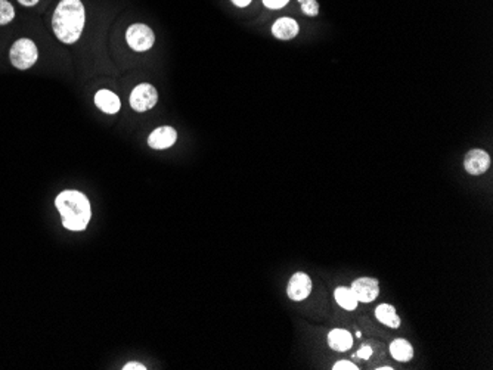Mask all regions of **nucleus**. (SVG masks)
<instances>
[{
	"label": "nucleus",
	"mask_w": 493,
	"mask_h": 370,
	"mask_svg": "<svg viewBox=\"0 0 493 370\" xmlns=\"http://www.w3.org/2000/svg\"><path fill=\"white\" fill-rule=\"evenodd\" d=\"M359 367L352 363V361H347V360H341V361H337L332 367V370H357Z\"/></svg>",
	"instance_id": "obj_18"
},
{
	"label": "nucleus",
	"mask_w": 493,
	"mask_h": 370,
	"mask_svg": "<svg viewBox=\"0 0 493 370\" xmlns=\"http://www.w3.org/2000/svg\"><path fill=\"white\" fill-rule=\"evenodd\" d=\"M9 58L15 68L29 70L36 63L39 58V51L34 45V41H31L30 38H19L12 45Z\"/></svg>",
	"instance_id": "obj_3"
},
{
	"label": "nucleus",
	"mask_w": 493,
	"mask_h": 370,
	"mask_svg": "<svg viewBox=\"0 0 493 370\" xmlns=\"http://www.w3.org/2000/svg\"><path fill=\"white\" fill-rule=\"evenodd\" d=\"M390 354L396 361L408 363L414 359V346L406 339H395L390 344Z\"/></svg>",
	"instance_id": "obj_14"
},
{
	"label": "nucleus",
	"mask_w": 493,
	"mask_h": 370,
	"mask_svg": "<svg viewBox=\"0 0 493 370\" xmlns=\"http://www.w3.org/2000/svg\"><path fill=\"white\" fill-rule=\"evenodd\" d=\"M18 2L24 6H34L39 4V0H18Z\"/></svg>",
	"instance_id": "obj_23"
},
{
	"label": "nucleus",
	"mask_w": 493,
	"mask_h": 370,
	"mask_svg": "<svg viewBox=\"0 0 493 370\" xmlns=\"http://www.w3.org/2000/svg\"><path fill=\"white\" fill-rule=\"evenodd\" d=\"M55 205L61 214L63 227L73 232H81L88 227L92 212L86 195L77 190H63L56 197Z\"/></svg>",
	"instance_id": "obj_2"
},
{
	"label": "nucleus",
	"mask_w": 493,
	"mask_h": 370,
	"mask_svg": "<svg viewBox=\"0 0 493 370\" xmlns=\"http://www.w3.org/2000/svg\"><path fill=\"white\" fill-rule=\"evenodd\" d=\"M328 345L337 353H346L353 346V336L346 329H332L328 334Z\"/></svg>",
	"instance_id": "obj_10"
},
{
	"label": "nucleus",
	"mask_w": 493,
	"mask_h": 370,
	"mask_svg": "<svg viewBox=\"0 0 493 370\" xmlns=\"http://www.w3.org/2000/svg\"><path fill=\"white\" fill-rule=\"evenodd\" d=\"M158 102V93L154 86L143 83L136 86L131 93V106L138 113L151 110Z\"/></svg>",
	"instance_id": "obj_5"
},
{
	"label": "nucleus",
	"mask_w": 493,
	"mask_h": 370,
	"mask_svg": "<svg viewBox=\"0 0 493 370\" xmlns=\"http://www.w3.org/2000/svg\"><path fill=\"white\" fill-rule=\"evenodd\" d=\"M334 298L338 306L347 312H353L359 306V301L356 299L352 288H347V287H338L334 291Z\"/></svg>",
	"instance_id": "obj_15"
},
{
	"label": "nucleus",
	"mask_w": 493,
	"mask_h": 370,
	"mask_svg": "<svg viewBox=\"0 0 493 370\" xmlns=\"http://www.w3.org/2000/svg\"><path fill=\"white\" fill-rule=\"evenodd\" d=\"M15 18V9L8 0H0V26H6Z\"/></svg>",
	"instance_id": "obj_16"
},
{
	"label": "nucleus",
	"mask_w": 493,
	"mask_h": 370,
	"mask_svg": "<svg viewBox=\"0 0 493 370\" xmlns=\"http://www.w3.org/2000/svg\"><path fill=\"white\" fill-rule=\"evenodd\" d=\"M233 5L235 6H238V8H245L251 4V0H232Z\"/></svg>",
	"instance_id": "obj_22"
},
{
	"label": "nucleus",
	"mask_w": 493,
	"mask_h": 370,
	"mask_svg": "<svg viewBox=\"0 0 493 370\" xmlns=\"http://www.w3.org/2000/svg\"><path fill=\"white\" fill-rule=\"evenodd\" d=\"M127 45L136 52H145L154 46L156 36L153 30L145 24H133L127 29L126 33Z\"/></svg>",
	"instance_id": "obj_4"
},
{
	"label": "nucleus",
	"mask_w": 493,
	"mask_h": 370,
	"mask_svg": "<svg viewBox=\"0 0 493 370\" xmlns=\"http://www.w3.org/2000/svg\"><path fill=\"white\" fill-rule=\"evenodd\" d=\"M298 2L302 5V11L305 15L316 16L319 14V5L316 0H298Z\"/></svg>",
	"instance_id": "obj_17"
},
{
	"label": "nucleus",
	"mask_w": 493,
	"mask_h": 370,
	"mask_svg": "<svg viewBox=\"0 0 493 370\" xmlns=\"http://www.w3.org/2000/svg\"><path fill=\"white\" fill-rule=\"evenodd\" d=\"M95 103L99 110L105 114H117L121 108V102L116 93L111 91H99L95 95Z\"/></svg>",
	"instance_id": "obj_11"
},
{
	"label": "nucleus",
	"mask_w": 493,
	"mask_h": 370,
	"mask_svg": "<svg viewBox=\"0 0 493 370\" xmlns=\"http://www.w3.org/2000/svg\"><path fill=\"white\" fill-rule=\"evenodd\" d=\"M124 370H145L146 367L142 364V363H138V361H131V363H127L124 367Z\"/></svg>",
	"instance_id": "obj_21"
},
{
	"label": "nucleus",
	"mask_w": 493,
	"mask_h": 370,
	"mask_svg": "<svg viewBox=\"0 0 493 370\" xmlns=\"http://www.w3.org/2000/svg\"><path fill=\"white\" fill-rule=\"evenodd\" d=\"M288 2H290V0H263L265 6L269 8V9H281V8H284Z\"/></svg>",
	"instance_id": "obj_19"
},
{
	"label": "nucleus",
	"mask_w": 493,
	"mask_h": 370,
	"mask_svg": "<svg viewBox=\"0 0 493 370\" xmlns=\"http://www.w3.org/2000/svg\"><path fill=\"white\" fill-rule=\"evenodd\" d=\"M272 34L280 40H291L298 34V24L293 18H280L272 27Z\"/></svg>",
	"instance_id": "obj_12"
},
{
	"label": "nucleus",
	"mask_w": 493,
	"mask_h": 370,
	"mask_svg": "<svg viewBox=\"0 0 493 370\" xmlns=\"http://www.w3.org/2000/svg\"><path fill=\"white\" fill-rule=\"evenodd\" d=\"M490 167V157L486 150L471 149L464 158V168L471 176H480Z\"/></svg>",
	"instance_id": "obj_8"
},
{
	"label": "nucleus",
	"mask_w": 493,
	"mask_h": 370,
	"mask_svg": "<svg viewBox=\"0 0 493 370\" xmlns=\"http://www.w3.org/2000/svg\"><path fill=\"white\" fill-rule=\"evenodd\" d=\"M378 370H393V367H390V366H382V367H378Z\"/></svg>",
	"instance_id": "obj_24"
},
{
	"label": "nucleus",
	"mask_w": 493,
	"mask_h": 370,
	"mask_svg": "<svg viewBox=\"0 0 493 370\" xmlns=\"http://www.w3.org/2000/svg\"><path fill=\"white\" fill-rule=\"evenodd\" d=\"M176 140H178L176 130L170 125H164V127L156 128L154 132L149 135L148 145L151 146L153 149L163 150V149H168V148L173 146L176 143Z\"/></svg>",
	"instance_id": "obj_9"
},
{
	"label": "nucleus",
	"mask_w": 493,
	"mask_h": 370,
	"mask_svg": "<svg viewBox=\"0 0 493 370\" xmlns=\"http://www.w3.org/2000/svg\"><path fill=\"white\" fill-rule=\"evenodd\" d=\"M356 356L362 360H368L372 356V348L368 345H362L360 350L356 353Z\"/></svg>",
	"instance_id": "obj_20"
},
{
	"label": "nucleus",
	"mask_w": 493,
	"mask_h": 370,
	"mask_svg": "<svg viewBox=\"0 0 493 370\" xmlns=\"http://www.w3.org/2000/svg\"><path fill=\"white\" fill-rule=\"evenodd\" d=\"M84 19V6L80 0H61L52 18L54 33L61 41L73 45L80 38Z\"/></svg>",
	"instance_id": "obj_1"
},
{
	"label": "nucleus",
	"mask_w": 493,
	"mask_h": 370,
	"mask_svg": "<svg viewBox=\"0 0 493 370\" xmlns=\"http://www.w3.org/2000/svg\"><path fill=\"white\" fill-rule=\"evenodd\" d=\"M312 292V279L308 273H294L288 282L287 295L293 301H305Z\"/></svg>",
	"instance_id": "obj_7"
},
{
	"label": "nucleus",
	"mask_w": 493,
	"mask_h": 370,
	"mask_svg": "<svg viewBox=\"0 0 493 370\" xmlns=\"http://www.w3.org/2000/svg\"><path fill=\"white\" fill-rule=\"evenodd\" d=\"M375 317L380 323H382L384 326H387V328L392 329H397L400 328L402 320L396 313V309L390 304H380V306L375 309Z\"/></svg>",
	"instance_id": "obj_13"
},
{
	"label": "nucleus",
	"mask_w": 493,
	"mask_h": 370,
	"mask_svg": "<svg viewBox=\"0 0 493 370\" xmlns=\"http://www.w3.org/2000/svg\"><path fill=\"white\" fill-rule=\"evenodd\" d=\"M350 288L359 302H372L380 295V282L374 277H359Z\"/></svg>",
	"instance_id": "obj_6"
}]
</instances>
